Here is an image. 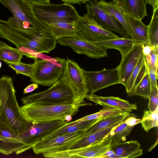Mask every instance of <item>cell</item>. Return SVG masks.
Masks as SVG:
<instances>
[{
	"mask_svg": "<svg viewBox=\"0 0 158 158\" xmlns=\"http://www.w3.org/2000/svg\"><path fill=\"white\" fill-rule=\"evenodd\" d=\"M15 92L11 77L0 78V128L18 135L23 131L27 121L21 113Z\"/></svg>",
	"mask_w": 158,
	"mask_h": 158,
	"instance_id": "6da1fadb",
	"label": "cell"
},
{
	"mask_svg": "<svg viewBox=\"0 0 158 158\" xmlns=\"http://www.w3.org/2000/svg\"><path fill=\"white\" fill-rule=\"evenodd\" d=\"M85 102L79 105L73 103L52 104L32 102L20 107L21 113L27 121L33 122L65 121L66 115H75L81 107L91 106Z\"/></svg>",
	"mask_w": 158,
	"mask_h": 158,
	"instance_id": "7a4b0ae2",
	"label": "cell"
},
{
	"mask_svg": "<svg viewBox=\"0 0 158 158\" xmlns=\"http://www.w3.org/2000/svg\"><path fill=\"white\" fill-rule=\"evenodd\" d=\"M35 65L30 81L38 85L51 86L59 80L64 69L66 60L58 57L36 58Z\"/></svg>",
	"mask_w": 158,
	"mask_h": 158,
	"instance_id": "3957f363",
	"label": "cell"
},
{
	"mask_svg": "<svg viewBox=\"0 0 158 158\" xmlns=\"http://www.w3.org/2000/svg\"><path fill=\"white\" fill-rule=\"evenodd\" d=\"M69 87L73 93V104L79 105L85 102L89 90L85 75L76 62L66 60L63 74L60 79Z\"/></svg>",
	"mask_w": 158,
	"mask_h": 158,
	"instance_id": "277c9868",
	"label": "cell"
},
{
	"mask_svg": "<svg viewBox=\"0 0 158 158\" xmlns=\"http://www.w3.org/2000/svg\"><path fill=\"white\" fill-rule=\"evenodd\" d=\"M32 7L36 19L42 23L55 20L74 22L81 17L74 6L70 4H32Z\"/></svg>",
	"mask_w": 158,
	"mask_h": 158,
	"instance_id": "5b68a950",
	"label": "cell"
},
{
	"mask_svg": "<svg viewBox=\"0 0 158 158\" xmlns=\"http://www.w3.org/2000/svg\"><path fill=\"white\" fill-rule=\"evenodd\" d=\"M21 100L24 104L32 102L73 104V96L69 87L59 80L47 90L30 94Z\"/></svg>",
	"mask_w": 158,
	"mask_h": 158,
	"instance_id": "8992f818",
	"label": "cell"
},
{
	"mask_svg": "<svg viewBox=\"0 0 158 158\" xmlns=\"http://www.w3.org/2000/svg\"><path fill=\"white\" fill-rule=\"evenodd\" d=\"M67 123L61 120L37 123L27 121L24 130L17 136L25 145L26 151Z\"/></svg>",
	"mask_w": 158,
	"mask_h": 158,
	"instance_id": "52a82bcc",
	"label": "cell"
},
{
	"mask_svg": "<svg viewBox=\"0 0 158 158\" xmlns=\"http://www.w3.org/2000/svg\"><path fill=\"white\" fill-rule=\"evenodd\" d=\"M86 131L87 129L82 131L60 135L41 140L35 144L32 148L34 152L37 155L66 150L84 137Z\"/></svg>",
	"mask_w": 158,
	"mask_h": 158,
	"instance_id": "ba28073f",
	"label": "cell"
},
{
	"mask_svg": "<svg viewBox=\"0 0 158 158\" xmlns=\"http://www.w3.org/2000/svg\"><path fill=\"white\" fill-rule=\"evenodd\" d=\"M108 135L100 141L87 146L50 152L48 156L53 158H100L111 148L112 139Z\"/></svg>",
	"mask_w": 158,
	"mask_h": 158,
	"instance_id": "9c48e42d",
	"label": "cell"
},
{
	"mask_svg": "<svg viewBox=\"0 0 158 158\" xmlns=\"http://www.w3.org/2000/svg\"><path fill=\"white\" fill-rule=\"evenodd\" d=\"M85 5L87 14L85 15L94 20L104 29L119 33L122 37L129 38L120 23L98 4L97 0H88Z\"/></svg>",
	"mask_w": 158,
	"mask_h": 158,
	"instance_id": "30bf717a",
	"label": "cell"
},
{
	"mask_svg": "<svg viewBox=\"0 0 158 158\" xmlns=\"http://www.w3.org/2000/svg\"><path fill=\"white\" fill-rule=\"evenodd\" d=\"M76 35L92 42H96L118 37L112 32L106 30L94 20L85 15L75 22Z\"/></svg>",
	"mask_w": 158,
	"mask_h": 158,
	"instance_id": "8fae6325",
	"label": "cell"
},
{
	"mask_svg": "<svg viewBox=\"0 0 158 158\" xmlns=\"http://www.w3.org/2000/svg\"><path fill=\"white\" fill-rule=\"evenodd\" d=\"M0 3L11 12L21 28L28 29L39 24L32 9V4L23 0H0Z\"/></svg>",
	"mask_w": 158,
	"mask_h": 158,
	"instance_id": "7c38bea8",
	"label": "cell"
},
{
	"mask_svg": "<svg viewBox=\"0 0 158 158\" xmlns=\"http://www.w3.org/2000/svg\"><path fill=\"white\" fill-rule=\"evenodd\" d=\"M57 40L60 45L69 47L78 54H84L95 59L108 56L106 50L77 35L62 37Z\"/></svg>",
	"mask_w": 158,
	"mask_h": 158,
	"instance_id": "4fadbf2b",
	"label": "cell"
},
{
	"mask_svg": "<svg viewBox=\"0 0 158 158\" xmlns=\"http://www.w3.org/2000/svg\"><path fill=\"white\" fill-rule=\"evenodd\" d=\"M89 92H96L110 86L121 84L118 68L110 69H104L97 71L83 70Z\"/></svg>",
	"mask_w": 158,
	"mask_h": 158,
	"instance_id": "5bb4252c",
	"label": "cell"
},
{
	"mask_svg": "<svg viewBox=\"0 0 158 158\" xmlns=\"http://www.w3.org/2000/svg\"><path fill=\"white\" fill-rule=\"evenodd\" d=\"M142 52V44L135 43L128 53L122 57L118 67L121 84L124 86L136 66Z\"/></svg>",
	"mask_w": 158,
	"mask_h": 158,
	"instance_id": "9a60e30c",
	"label": "cell"
},
{
	"mask_svg": "<svg viewBox=\"0 0 158 158\" xmlns=\"http://www.w3.org/2000/svg\"><path fill=\"white\" fill-rule=\"evenodd\" d=\"M25 147L17 135L7 129L0 128V153L8 155L15 152L18 155L25 152Z\"/></svg>",
	"mask_w": 158,
	"mask_h": 158,
	"instance_id": "2e32d148",
	"label": "cell"
},
{
	"mask_svg": "<svg viewBox=\"0 0 158 158\" xmlns=\"http://www.w3.org/2000/svg\"><path fill=\"white\" fill-rule=\"evenodd\" d=\"M86 98L103 106L111 107L124 111L131 112L133 110H136L137 108L136 104L130 103L128 101L118 97L100 96L90 93Z\"/></svg>",
	"mask_w": 158,
	"mask_h": 158,
	"instance_id": "e0dca14e",
	"label": "cell"
},
{
	"mask_svg": "<svg viewBox=\"0 0 158 158\" xmlns=\"http://www.w3.org/2000/svg\"><path fill=\"white\" fill-rule=\"evenodd\" d=\"M123 11L142 20L147 16L148 0H112Z\"/></svg>",
	"mask_w": 158,
	"mask_h": 158,
	"instance_id": "ac0fdd59",
	"label": "cell"
},
{
	"mask_svg": "<svg viewBox=\"0 0 158 158\" xmlns=\"http://www.w3.org/2000/svg\"><path fill=\"white\" fill-rule=\"evenodd\" d=\"M121 10L125 17L131 31V38L139 41L141 44H148V26L144 24L142 20L136 19L131 15Z\"/></svg>",
	"mask_w": 158,
	"mask_h": 158,
	"instance_id": "d6986e66",
	"label": "cell"
},
{
	"mask_svg": "<svg viewBox=\"0 0 158 158\" xmlns=\"http://www.w3.org/2000/svg\"><path fill=\"white\" fill-rule=\"evenodd\" d=\"M75 22L55 20L43 23L57 40L65 37L74 36L77 35Z\"/></svg>",
	"mask_w": 158,
	"mask_h": 158,
	"instance_id": "ffe728a7",
	"label": "cell"
},
{
	"mask_svg": "<svg viewBox=\"0 0 158 158\" xmlns=\"http://www.w3.org/2000/svg\"><path fill=\"white\" fill-rule=\"evenodd\" d=\"M111 149L120 158H135L143 154L141 144L135 140L117 143L112 145Z\"/></svg>",
	"mask_w": 158,
	"mask_h": 158,
	"instance_id": "44dd1931",
	"label": "cell"
},
{
	"mask_svg": "<svg viewBox=\"0 0 158 158\" xmlns=\"http://www.w3.org/2000/svg\"><path fill=\"white\" fill-rule=\"evenodd\" d=\"M151 84L148 69L145 63L141 69L135 81L130 96L135 95L145 99H148Z\"/></svg>",
	"mask_w": 158,
	"mask_h": 158,
	"instance_id": "7402d4cb",
	"label": "cell"
},
{
	"mask_svg": "<svg viewBox=\"0 0 158 158\" xmlns=\"http://www.w3.org/2000/svg\"><path fill=\"white\" fill-rule=\"evenodd\" d=\"M94 43L106 50L113 49L118 50L122 57L128 53L135 44L141 43L131 38L119 37Z\"/></svg>",
	"mask_w": 158,
	"mask_h": 158,
	"instance_id": "603a6c76",
	"label": "cell"
},
{
	"mask_svg": "<svg viewBox=\"0 0 158 158\" xmlns=\"http://www.w3.org/2000/svg\"><path fill=\"white\" fill-rule=\"evenodd\" d=\"M130 113L129 112L124 111L100 118L87 129L85 136L124 121L131 115Z\"/></svg>",
	"mask_w": 158,
	"mask_h": 158,
	"instance_id": "cb8c5ba5",
	"label": "cell"
},
{
	"mask_svg": "<svg viewBox=\"0 0 158 158\" xmlns=\"http://www.w3.org/2000/svg\"><path fill=\"white\" fill-rule=\"evenodd\" d=\"M100 118L81 122L75 121L68 123L52 132L42 140L50 138L57 135L82 131L88 129Z\"/></svg>",
	"mask_w": 158,
	"mask_h": 158,
	"instance_id": "d4e9b609",
	"label": "cell"
},
{
	"mask_svg": "<svg viewBox=\"0 0 158 158\" xmlns=\"http://www.w3.org/2000/svg\"><path fill=\"white\" fill-rule=\"evenodd\" d=\"M123 121L84 137L74 144L69 149L85 147L100 141L107 136L112 129Z\"/></svg>",
	"mask_w": 158,
	"mask_h": 158,
	"instance_id": "484cf974",
	"label": "cell"
},
{
	"mask_svg": "<svg viewBox=\"0 0 158 158\" xmlns=\"http://www.w3.org/2000/svg\"><path fill=\"white\" fill-rule=\"evenodd\" d=\"M98 4L120 23L131 38V35L130 28L125 17L119 6L111 2H107L103 0L98 1Z\"/></svg>",
	"mask_w": 158,
	"mask_h": 158,
	"instance_id": "4316f807",
	"label": "cell"
},
{
	"mask_svg": "<svg viewBox=\"0 0 158 158\" xmlns=\"http://www.w3.org/2000/svg\"><path fill=\"white\" fill-rule=\"evenodd\" d=\"M23 55L17 48L12 47L0 41V60L5 62L21 61Z\"/></svg>",
	"mask_w": 158,
	"mask_h": 158,
	"instance_id": "83f0119b",
	"label": "cell"
},
{
	"mask_svg": "<svg viewBox=\"0 0 158 158\" xmlns=\"http://www.w3.org/2000/svg\"><path fill=\"white\" fill-rule=\"evenodd\" d=\"M133 127H129L124 122L112 129L108 136L112 139L111 146L126 140V137L130 135Z\"/></svg>",
	"mask_w": 158,
	"mask_h": 158,
	"instance_id": "f1b7e54d",
	"label": "cell"
},
{
	"mask_svg": "<svg viewBox=\"0 0 158 158\" xmlns=\"http://www.w3.org/2000/svg\"><path fill=\"white\" fill-rule=\"evenodd\" d=\"M158 6L153 11L151 21L148 25V44L158 47Z\"/></svg>",
	"mask_w": 158,
	"mask_h": 158,
	"instance_id": "f546056e",
	"label": "cell"
},
{
	"mask_svg": "<svg viewBox=\"0 0 158 158\" xmlns=\"http://www.w3.org/2000/svg\"><path fill=\"white\" fill-rule=\"evenodd\" d=\"M158 108L154 111L145 110L141 119V123L144 130L148 132L152 128L158 127Z\"/></svg>",
	"mask_w": 158,
	"mask_h": 158,
	"instance_id": "4dcf8cb0",
	"label": "cell"
},
{
	"mask_svg": "<svg viewBox=\"0 0 158 158\" xmlns=\"http://www.w3.org/2000/svg\"><path fill=\"white\" fill-rule=\"evenodd\" d=\"M145 63V56L142 52L136 66L124 86L128 96H130L136 79Z\"/></svg>",
	"mask_w": 158,
	"mask_h": 158,
	"instance_id": "1f68e13d",
	"label": "cell"
},
{
	"mask_svg": "<svg viewBox=\"0 0 158 158\" xmlns=\"http://www.w3.org/2000/svg\"><path fill=\"white\" fill-rule=\"evenodd\" d=\"M124 112L120 110L107 106H103L98 112L85 116L76 120V122L88 121L103 118L108 116Z\"/></svg>",
	"mask_w": 158,
	"mask_h": 158,
	"instance_id": "d6a6232c",
	"label": "cell"
},
{
	"mask_svg": "<svg viewBox=\"0 0 158 158\" xmlns=\"http://www.w3.org/2000/svg\"><path fill=\"white\" fill-rule=\"evenodd\" d=\"M8 66L14 70L17 74H22L29 77L32 75L35 66L34 62L32 64L22 63L6 62Z\"/></svg>",
	"mask_w": 158,
	"mask_h": 158,
	"instance_id": "836d02e7",
	"label": "cell"
},
{
	"mask_svg": "<svg viewBox=\"0 0 158 158\" xmlns=\"http://www.w3.org/2000/svg\"><path fill=\"white\" fill-rule=\"evenodd\" d=\"M158 47H153L151 53L145 56L146 64L148 67L158 71Z\"/></svg>",
	"mask_w": 158,
	"mask_h": 158,
	"instance_id": "e575fe53",
	"label": "cell"
},
{
	"mask_svg": "<svg viewBox=\"0 0 158 158\" xmlns=\"http://www.w3.org/2000/svg\"><path fill=\"white\" fill-rule=\"evenodd\" d=\"M149 102L148 105V110L154 111L158 108V86L151 87L149 96Z\"/></svg>",
	"mask_w": 158,
	"mask_h": 158,
	"instance_id": "d590c367",
	"label": "cell"
},
{
	"mask_svg": "<svg viewBox=\"0 0 158 158\" xmlns=\"http://www.w3.org/2000/svg\"><path fill=\"white\" fill-rule=\"evenodd\" d=\"M147 67L151 84V87H152L155 86H157V80L158 77V71L147 66Z\"/></svg>",
	"mask_w": 158,
	"mask_h": 158,
	"instance_id": "8d00e7d4",
	"label": "cell"
},
{
	"mask_svg": "<svg viewBox=\"0 0 158 158\" xmlns=\"http://www.w3.org/2000/svg\"><path fill=\"white\" fill-rule=\"evenodd\" d=\"M141 120V119L130 115L124 120V122L128 126L134 127L140 123Z\"/></svg>",
	"mask_w": 158,
	"mask_h": 158,
	"instance_id": "74e56055",
	"label": "cell"
},
{
	"mask_svg": "<svg viewBox=\"0 0 158 158\" xmlns=\"http://www.w3.org/2000/svg\"><path fill=\"white\" fill-rule=\"evenodd\" d=\"M100 158H120L111 149L107 151Z\"/></svg>",
	"mask_w": 158,
	"mask_h": 158,
	"instance_id": "f35d334b",
	"label": "cell"
},
{
	"mask_svg": "<svg viewBox=\"0 0 158 158\" xmlns=\"http://www.w3.org/2000/svg\"><path fill=\"white\" fill-rule=\"evenodd\" d=\"M142 52L145 56L151 53L153 47L149 45L148 44H142Z\"/></svg>",
	"mask_w": 158,
	"mask_h": 158,
	"instance_id": "ab89813d",
	"label": "cell"
},
{
	"mask_svg": "<svg viewBox=\"0 0 158 158\" xmlns=\"http://www.w3.org/2000/svg\"><path fill=\"white\" fill-rule=\"evenodd\" d=\"M33 5H42L50 3L49 0H23Z\"/></svg>",
	"mask_w": 158,
	"mask_h": 158,
	"instance_id": "60d3db41",
	"label": "cell"
},
{
	"mask_svg": "<svg viewBox=\"0 0 158 158\" xmlns=\"http://www.w3.org/2000/svg\"><path fill=\"white\" fill-rule=\"evenodd\" d=\"M38 87V85L36 84L33 83L27 86L24 89L23 94H26L31 93L35 89H37Z\"/></svg>",
	"mask_w": 158,
	"mask_h": 158,
	"instance_id": "b9f144b4",
	"label": "cell"
},
{
	"mask_svg": "<svg viewBox=\"0 0 158 158\" xmlns=\"http://www.w3.org/2000/svg\"><path fill=\"white\" fill-rule=\"evenodd\" d=\"M62 1L64 3L70 4H76L80 5L81 3L86 4L88 2V0H60Z\"/></svg>",
	"mask_w": 158,
	"mask_h": 158,
	"instance_id": "7bdbcfd3",
	"label": "cell"
},
{
	"mask_svg": "<svg viewBox=\"0 0 158 158\" xmlns=\"http://www.w3.org/2000/svg\"><path fill=\"white\" fill-rule=\"evenodd\" d=\"M148 3L152 6L154 11L158 6V0H148Z\"/></svg>",
	"mask_w": 158,
	"mask_h": 158,
	"instance_id": "ee69618b",
	"label": "cell"
},
{
	"mask_svg": "<svg viewBox=\"0 0 158 158\" xmlns=\"http://www.w3.org/2000/svg\"><path fill=\"white\" fill-rule=\"evenodd\" d=\"M72 116L70 115H66L65 118V121L66 122H70L72 120Z\"/></svg>",
	"mask_w": 158,
	"mask_h": 158,
	"instance_id": "f6af8a7d",
	"label": "cell"
},
{
	"mask_svg": "<svg viewBox=\"0 0 158 158\" xmlns=\"http://www.w3.org/2000/svg\"><path fill=\"white\" fill-rule=\"evenodd\" d=\"M158 143V139L157 138L156 139V141L155 142V143H154L153 145H152L150 148L148 150V151L149 152L151 151L153 149H154L155 147L156 146L157 143Z\"/></svg>",
	"mask_w": 158,
	"mask_h": 158,
	"instance_id": "bcb514c9",
	"label": "cell"
},
{
	"mask_svg": "<svg viewBox=\"0 0 158 158\" xmlns=\"http://www.w3.org/2000/svg\"><path fill=\"white\" fill-rule=\"evenodd\" d=\"M1 66H2V63H1V62L0 61V68H1Z\"/></svg>",
	"mask_w": 158,
	"mask_h": 158,
	"instance_id": "7dc6e473",
	"label": "cell"
},
{
	"mask_svg": "<svg viewBox=\"0 0 158 158\" xmlns=\"http://www.w3.org/2000/svg\"><path fill=\"white\" fill-rule=\"evenodd\" d=\"M0 37H1V36H0Z\"/></svg>",
	"mask_w": 158,
	"mask_h": 158,
	"instance_id": "c3c4849f",
	"label": "cell"
}]
</instances>
